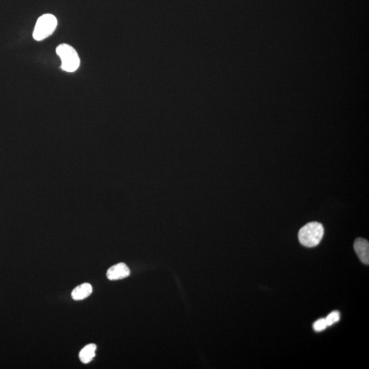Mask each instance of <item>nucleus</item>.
I'll list each match as a JSON object with an SVG mask.
<instances>
[{
	"label": "nucleus",
	"instance_id": "nucleus-9",
	"mask_svg": "<svg viewBox=\"0 0 369 369\" xmlns=\"http://www.w3.org/2000/svg\"><path fill=\"white\" fill-rule=\"evenodd\" d=\"M327 327L325 319H320L313 324V329L315 332H322Z\"/></svg>",
	"mask_w": 369,
	"mask_h": 369
},
{
	"label": "nucleus",
	"instance_id": "nucleus-6",
	"mask_svg": "<svg viewBox=\"0 0 369 369\" xmlns=\"http://www.w3.org/2000/svg\"><path fill=\"white\" fill-rule=\"evenodd\" d=\"M92 287L89 283H84L74 289L71 293L74 300H82L91 295Z\"/></svg>",
	"mask_w": 369,
	"mask_h": 369
},
{
	"label": "nucleus",
	"instance_id": "nucleus-4",
	"mask_svg": "<svg viewBox=\"0 0 369 369\" xmlns=\"http://www.w3.org/2000/svg\"><path fill=\"white\" fill-rule=\"evenodd\" d=\"M130 275V270L126 264L120 262L111 266L107 272L109 280H117L127 278Z\"/></svg>",
	"mask_w": 369,
	"mask_h": 369
},
{
	"label": "nucleus",
	"instance_id": "nucleus-5",
	"mask_svg": "<svg viewBox=\"0 0 369 369\" xmlns=\"http://www.w3.org/2000/svg\"><path fill=\"white\" fill-rule=\"evenodd\" d=\"M354 250L363 263L369 264V243L367 240L358 238L354 242Z\"/></svg>",
	"mask_w": 369,
	"mask_h": 369
},
{
	"label": "nucleus",
	"instance_id": "nucleus-8",
	"mask_svg": "<svg viewBox=\"0 0 369 369\" xmlns=\"http://www.w3.org/2000/svg\"><path fill=\"white\" fill-rule=\"evenodd\" d=\"M340 320V313L338 311H333L329 314L325 318L326 323L327 326H331Z\"/></svg>",
	"mask_w": 369,
	"mask_h": 369
},
{
	"label": "nucleus",
	"instance_id": "nucleus-1",
	"mask_svg": "<svg viewBox=\"0 0 369 369\" xmlns=\"http://www.w3.org/2000/svg\"><path fill=\"white\" fill-rule=\"evenodd\" d=\"M324 235V228L321 223L313 221L303 225L298 233V239L301 245L308 248L319 245Z\"/></svg>",
	"mask_w": 369,
	"mask_h": 369
},
{
	"label": "nucleus",
	"instance_id": "nucleus-2",
	"mask_svg": "<svg viewBox=\"0 0 369 369\" xmlns=\"http://www.w3.org/2000/svg\"><path fill=\"white\" fill-rule=\"evenodd\" d=\"M57 54L61 61V69L67 72H74L79 68L80 59L77 51L67 44L59 45L56 49Z\"/></svg>",
	"mask_w": 369,
	"mask_h": 369
},
{
	"label": "nucleus",
	"instance_id": "nucleus-3",
	"mask_svg": "<svg viewBox=\"0 0 369 369\" xmlns=\"http://www.w3.org/2000/svg\"><path fill=\"white\" fill-rule=\"evenodd\" d=\"M57 25V18L53 14H43L37 20L33 38L37 41L44 40L54 32Z\"/></svg>",
	"mask_w": 369,
	"mask_h": 369
},
{
	"label": "nucleus",
	"instance_id": "nucleus-7",
	"mask_svg": "<svg viewBox=\"0 0 369 369\" xmlns=\"http://www.w3.org/2000/svg\"><path fill=\"white\" fill-rule=\"evenodd\" d=\"M96 345L95 344H89L84 346L79 352V356L80 360L84 364H88L91 362L92 359L95 356Z\"/></svg>",
	"mask_w": 369,
	"mask_h": 369
}]
</instances>
